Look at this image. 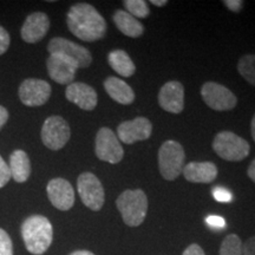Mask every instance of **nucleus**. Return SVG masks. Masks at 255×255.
Listing matches in <instances>:
<instances>
[{
  "instance_id": "nucleus-1",
  "label": "nucleus",
  "mask_w": 255,
  "mask_h": 255,
  "mask_svg": "<svg viewBox=\"0 0 255 255\" xmlns=\"http://www.w3.org/2000/svg\"><path fill=\"white\" fill-rule=\"evenodd\" d=\"M66 24L73 36L89 43L103 39L107 33L105 19L94 6L87 2H79L70 7Z\"/></svg>"
},
{
  "instance_id": "nucleus-2",
  "label": "nucleus",
  "mask_w": 255,
  "mask_h": 255,
  "mask_svg": "<svg viewBox=\"0 0 255 255\" xmlns=\"http://www.w3.org/2000/svg\"><path fill=\"white\" fill-rule=\"evenodd\" d=\"M21 238L26 250L33 255H43L53 240V227L43 215H31L21 225Z\"/></svg>"
},
{
  "instance_id": "nucleus-3",
  "label": "nucleus",
  "mask_w": 255,
  "mask_h": 255,
  "mask_svg": "<svg viewBox=\"0 0 255 255\" xmlns=\"http://www.w3.org/2000/svg\"><path fill=\"white\" fill-rule=\"evenodd\" d=\"M116 207L127 226L138 227L144 222L148 212V197L141 189L126 190L116 200Z\"/></svg>"
},
{
  "instance_id": "nucleus-4",
  "label": "nucleus",
  "mask_w": 255,
  "mask_h": 255,
  "mask_svg": "<svg viewBox=\"0 0 255 255\" xmlns=\"http://www.w3.org/2000/svg\"><path fill=\"white\" fill-rule=\"evenodd\" d=\"M184 149L180 143L173 139L165 141L158 150V169L162 177L174 181L180 176L184 167Z\"/></svg>"
},
{
  "instance_id": "nucleus-5",
  "label": "nucleus",
  "mask_w": 255,
  "mask_h": 255,
  "mask_svg": "<svg viewBox=\"0 0 255 255\" xmlns=\"http://www.w3.org/2000/svg\"><path fill=\"white\" fill-rule=\"evenodd\" d=\"M216 155L229 162H240L250 155L251 145L246 139L232 131H221L213 141Z\"/></svg>"
},
{
  "instance_id": "nucleus-6",
  "label": "nucleus",
  "mask_w": 255,
  "mask_h": 255,
  "mask_svg": "<svg viewBox=\"0 0 255 255\" xmlns=\"http://www.w3.org/2000/svg\"><path fill=\"white\" fill-rule=\"evenodd\" d=\"M77 190L83 205L94 212H100L105 201L103 184L92 173H83L77 178Z\"/></svg>"
},
{
  "instance_id": "nucleus-7",
  "label": "nucleus",
  "mask_w": 255,
  "mask_h": 255,
  "mask_svg": "<svg viewBox=\"0 0 255 255\" xmlns=\"http://www.w3.org/2000/svg\"><path fill=\"white\" fill-rule=\"evenodd\" d=\"M41 141L50 150H60L71 137L69 123L60 116H50L41 127Z\"/></svg>"
},
{
  "instance_id": "nucleus-8",
  "label": "nucleus",
  "mask_w": 255,
  "mask_h": 255,
  "mask_svg": "<svg viewBox=\"0 0 255 255\" xmlns=\"http://www.w3.org/2000/svg\"><path fill=\"white\" fill-rule=\"evenodd\" d=\"M96 156L101 161L110 164H117L123 159L124 150L119 137L110 128H101L96 135L95 141Z\"/></svg>"
},
{
  "instance_id": "nucleus-9",
  "label": "nucleus",
  "mask_w": 255,
  "mask_h": 255,
  "mask_svg": "<svg viewBox=\"0 0 255 255\" xmlns=\"http://www.w3.org/2000/svg\"><path fill=\"white\" fill-rule=\"evenodd\" d=\"M47 51L50 52V55L58 53V55L65 56L66 58L72 60L78 69L89 68L92 63L91 52L87 47L62 37L52 38L49 41Z\"/></svg>"
},
{
  "instance_id": "nucleus-10",
  "label": "nucleus",
  "mask_w": 255,
  "mask_h": 255,
  "mask_svg": "<svg viewBox=\"0 0 255 255\" xmlns=\"http://www.w3.org/2000/svg\"><path fill=\"white\" fill-rule=\"evenodd\" d=\"M201 96L210 109L229 111L238 104V98L228 88L215 82H207L201 88Z\"/></svg>"
},
{
  "instance_id": "nucleus-11",
  "label": "nucleus",
  "mask_w": 255,
  "mask_h": 255,
  "mask_svg": "<svg viewBox=\"0 0 255 255\" xmlns=\"http://www.w3.org/2000/svg\"><path fill=\"white\" fill-rule=\"evenodd\" d=\"M51 92L49 83L38 78L25 79L18 90L21 103L26 107H41L50 100Z\"/></svg>"
},
{
  "instance_id": "nucleus-12",
  "label": "nucleus",
  "mask_w": 255,
  "mask_h": 255,
  "mask_svg": "<svg viewBox=\"0 0 255 255\" xmlns=\"http://www.w3.org/2000/svg\"><path fill=\"white\" fill-rule=\"evenodd\" d=\"M46 193L52 206L62 212H68L75 205V190L65 178H52L47 183Z\"/></svg>"
},
{
  "instance_id": "nucleus-13",
  "label": "nucleus",
  "mask_w": 255,
  "mask_h": 255,
  "mask_svg": "<svg viewBox=\"0 0 255 255\" xmlns=\"http://www.w3.org/2000/svg\"><path fill=\"white\" fill-rule=\"evenodd\" d=\"M152 124L145 117H136L135 120L122 122L117 128V137L126 144H133L145 141L151 136Z\"/></svg>"
},
{
  "instance_id": "nucleus-14",
  "label": "nucleus",
  "mask_w": 255,
  "mask_h": 255,
  "mask_svg": "<svg viewBox=\"0 0 255 255\" xmlns=\"http://www.w3.org/2000/svg\"><path fill=\"white\" fill-rule=\"evenodd\" d=\"M46 69L50 78L63 85H70L73 83L78 70L77 65L72 60L58 53H52L49 56L46 60Z\"/></svg>"
},
{
  "instance_id": "nucleus-15",
  "label": "nucleus",
  "mask_w": 255,
  "mask_h": 255,
  "mask_svg": "<svg viewBox=\"0 0 255 255\" xmlns=\"http://www.w3.org/2000/svg\"><path fill=\"white\" fill-rule=\"evenodd\" d=\"M158 104L162 109L171 114H180L184 108V88L180 82L165 83L158 92Z\"/></svg>"
},
{
  "instance_id": "nucleus-16",
  "label": "nucleus",
  "mask_w": 255,
  "mask_h": 255,
  "mask_svg": "<svg viewBox=\"0 0 255 255\" xmlns=\"http://www.w3.org/2000/svg\"><path fill=\"white\" fill-rule=\"evenodd\" d=\"M50 28V19L44 12H33L28 14L21 26L20 34L24 41L36 44L46 36Z\"/></svg>"
},
{
  "instance_id": "nucleus-17",
  "label": "nucleus",
  "mask_w": 255,
  "mask_h": 255,
  "mask_svg": "<svg viewBox=\"0 0 255 255\" xmlns=\"http://www.w3.org/2000/svg\"><path fill=\"white\" fill-rule=\"evenodd\" d=\"M66 100L76 104L82 110L91 111L97 107V92L90 85L81 82H73L65 90Z\"/></svg>"
},
{
  "instance_id": "nucleus-18",
  "label": "nucleus",
  "mask_w": 255,
  "mask_h": 255,
  "mask_svg": "<svg viewBox=\"0 0 255 255\" xmlns=\"http://www.w3.org/2000/svg\"><path fill=\"white\" fill-rule=\"evenodd\" d=\"M183 176L191 183H212L218 177V167L212 162H190L183 167Z\"/></svg>"
},
{
  "instance_id": "nucleus-19",
  "label": "nucleus",
  "mask_w": 255,
  "mask_h": 255,
  "mask_svg": "<svg viewBox=\"0 0 255 255\" xmlns=\"http://www.w3.org/2000/svg\"><path fill=\"white\" fill-rule=\"evenodd\" d=\"M107 94L117 103L130 105L135 101V92L128 83L117 77H108L104 81Z\"/></svg>"
},
{
  "instance_id": "nucleus-20",
  "label": "nucleus",
  "mask_w": 255,
  "mask_h": 255,
  "mask_svg": "<svg viewBox=\"0 0 255 255\" xmlns=\"http://www.w3.org/2000/svg\"><path fill=\"white\" fill-rule=\"evenodd\" d=\"M9 173L15 182H26L31 175V161L24 150H14L9 156Z\"/></svg>"
},
{
  "instance_id": "nucleus-21",
  "label": "nucleus",
  "mask_w": 255,
  "mask_h": 255,
  "mask_svg": "<svg viewBox=\"0 0 255 255\" xmlns=\"http://www.w3.org/2000/svg\"><path fill=\"white\" fill-rule=\"evenodd\" d=\"M113 20L116 27L122 32L124 36L130 38L141 37L144 32V26L135 17L123 9H117L113 15Z\"/></svg>"
},
{
  "instance_id": "nucleus-22",
  "label": "nucleus",
  "mask_w": 255,
  "mask_h": 255,
  "mask_svg": "<svg viewBox=\"0 0 255 255\" xmlns=\"http://www.w3.org/2000/svg\"><path fill=\"white\" fill-rule=\"evenodd\" d=\"M108 62L110 66L122 77H131L136 71L135 63L130 58L126 51L123 50H114L111 51L108 56Z\"/></svg>"
},
{
  "instance_id": "nucleus-23",
  "label": "nucleus",
  "mask_w": 255,
  "mask_h": 255,
  "mask_svg": "<svg viewBox=\"0 0 255 255\" xmlns=\"http://www.w3.org/2000/svg\"><path fill=\"white\" fill-rule=\"evenodd\" d=\"M238 71L251 85L255 87V55L242 56L238 62Z\"/></svg>"
},
{
  "instance_id": "nucleus-24",
  "label": "nucleus",
  "mask_w": 255,
  "mask_h": 255,
  "mask_svg": "<svg viewBox=\"0 0 255 255\" xmlns=\"http://www.w3.org/2000/svg\"><path fill=\"white\" fill-rule=\"evenodd\" d=\"M220 255H244V242L237 234H229L223 239Z\"/></svg>"
},
{
  "instance_id": "nucleus-25",
  "label": "nucleus",
  "mask_w": 255,
  "mask_h": 255,
  "mask_svg": "<svg viewBox=\"0 0 255 255\" xmlns=\"http://www.w3.org/2000/svg\"><path fill=\"white\" fill-rule=\"evenodd\" d=\"M123 4L128 13L135 18H146L150 14V8L144 0H126Z\"/></svg>"
},
{
  "instance_id": "nucleus-26",
  "label": "nucleus",
  "mask_w": 255,
  "mask_h": 255,
  "mask_svg": "<svg viewBox=\"0 0 255 255\" xmlns=\"http://www.w3.org/2000/svg\"><path fill=\"white\" fill-rule=\"evenodd\" d=\"M0 255H13V244L7 232L0 228Z\"/></svg>"
},
{
  "instance_id": "nucleus-27",
  "label": "nucleus",
  "mask_w": 255,
  "mask_h": 255,
  "mask_svg": "<svg viewBox=\"0 0 255 255\" xmlns=\"http://www.w3.org/2000/svg\"><path fill=\"white\" fill-rule=\"evenodd\" d=\"M213 196H214V199L216 201L223 203H228L233 200V195L231 191L223 187L214 188V189H213Z\"/></svg>"
},
{
  "instance_id": "nucleus-28",
  "label": "nucleus",
  "mask_w": 255,
  "mask_h": 255,
  "mask_svg": "<svg viewBox=\"0 0 255 255\" xmlns=\"http://www.w3.org/2000/svg\"><path fill=\"white\" fill-rule=\"evenodd\" d=\"M9 178H11V173H9L8 164L0 156V188H4L8 183Z\"/></svg>"
},
{
  "instance_id": "nucleus-29",
  "label": "nucleus",
  "mask_w": 255,
  "mask_h": 255,
  "mask_svg": "<svg viewBox=\"0 0 255 255\" xmlns=\"http://www.w3.org/2000/svg\"><path fill=\"white\" fill-rule=\"evenodd\" d=\"M206 222H207V225H208L210 228L216 229V231L225 228V226H226L225 219H223L222 216H218V215H209V216H207Z\"/></svg>"
},
{
  "instance_id": "nucleus-30",
  "label": "nucleus",
  "mask_w": 255,
  "mask_h": 255,
  "mask_svg": "<svg viewBox=\"0 0 255 255\" xmlns=\"http://www.w3.org/2000/svg\"><path fill=\"white\" fill-rule=\"evenodd\" d=\"M9 43H11L9 33L4 27L0 26V56L4 55L6 51L8 50Z\"/></svg>"
},
{
  "instance_id": "nucleus-31",
  "label": "nucleus",
  "mask_w": 255,
  "mask_h": 255,
  "mask_svg": "<svg viewBox=\"0 0 255 255\" xmlns=\"http://www.w3.org/2000/svg\"><path fill=\"white\" fill-rule=\"evenodd\" d=\"M223 4L226 5L229 11L234 12V13H239L244 7V1L242 0H225Z\"/></svg>"
},
{
  "instance_id": "nucleus-32",
  "label": "nucleus",
  "mask_w": 255,
  "mask_h": 255,
  "mask_svg": "<svg viewBox=\"0 0 255 255\" xmlns=\"http://www.w3.org/2000/svg\"><path fill=\"white\" fill-rule=\"evenodd\" d=\"M182 255H206V253L197 244H191L184 250Z\"/></svg>"
},
{
  "instance_id": "nucleus-33",
  "label": "nucleus",
  "mask_w": 255,
  "mask_h": 255,
  "mask_svg": "<svg viewBox=\"0 0 255 255\" xmlns=\"http://www.w3.org/2000/svg\"><path fill=\"white\" fill-rule=\"evenodd\" d=\"M244 255H255V235L244 244Z\"/></svg>"
},
{
  "instance_id": "nucleus-34",
  "label": "nucleus",
  "mask_w": 255,
  "mask_h": 255,
  "mask_svg": "<svg viewBox=\"0 0 255 255\" xmlns=\"http://www.w3.org/2000/svg\"><path fill=\"white\" fill-rule=\"evenodd\" d=\"M7 121H8V111L5 107L0 105V130H1V128L4 127L6 123H7Z\"/></svg>"
},
{
  "instance_id": "nucleus-35",
  "label": "nucleus",
  "mask_w": 255,
  "mask_h": 255,
  "mask_svg": "<svg viewBox=\"0 0 255 255\" xmlns=\"http://www.w3.org/2000/svg\"><path fill=\"white\" fill-rule=\"evenodd\" d=\"M247 175H248V177H250L251 180L253 181V182L255 183V158L253 159V161L251 162L250 167H248Z\"/></svg>"
},
{
  "instance_id": "nucleus-36",
  "label": "nucleus",
  "mask_w": 255,
  "mask_h": 255,
  "mask_svg": "<svg viewBox=\"0 0 255 255\" xmlns=\"http://www.w3.org/2000/svg\"><path fill=\"white\" fill-rule=\"evenodd\" d=\"M69 255H95V254L92 253V252H90V251L81 250V251H75V252H72V253L69 254Z\"/></svg>"
},
{
  "instance_id": "nucleus-37",
  "label": "nucleus",
  "mask_w": 255,
  "mask_h": 255,
  "mask_svg": "<svg viewBox=\"0 0 255 255\" xmlns=\"http://www.w3.org/2000/svg\"><path fill=\"white\" fill-rule=\"evenodd\" d=\"M151 4L158 6V7H162V6H165L168 4L167 0H151Z\"/></svg>"
},
{
  "instance_id": "nucleus-38",
  "label": "nucleus",
  "mask_w": 255,
  "mask_h": 255,
  "mask_svg": "<svg viewBox=\"0 0 255 255\" xmlns=\"http://www.w3.org/2000/svg\"><path fill=\"white\" fill-rule=\"evenodd\" d=\"M251 132H252V137H253L255 142V115L253 116V119H252V122H251Z\"/></svg>"
}]
</instances>
